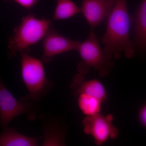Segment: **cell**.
<instances>
[{"label":"cell","mask_w":146,"mask_h":146,"mask_svg":"<svg viewBox=\"0 0 146 146\" xmlns=\"http://www.w3.org/2000/svg\"><path fill=\"white\" fill-rule=\"evenodd\" d=\"M107 18L106 31L101 39L105 53L111 59L119 58L122 52L127 58L133 57L135 44L129 39L130 20L127 0H117Z\"/></svg>","instance_id":"1"},{"label":"cell","mask_w":146,"mask_h":146,"mask_svg":"<svg viewBox=\"0 0 146 146\" xmlns=\"http://www.w3.org/2000/svg\"><path fill=\"white\" fill-rule=\"evenodd\" d=\"M52 26L50 20L36 18L34 14L23 17L21 24L14 29L13 35L9 38V57L16 56L18 52L28 53L29 47L44 39Z\"/></svg>","instance_id":"2"},{"label":"cell","mask_w":146,"mask_h":146,"mask_svg":"<svg viewBox=\"0 0 146 146\" xmlns=\"http://www.w3.org/2000/svg\"><path fill=\"white\" fill-rule=\"evenodd\" d=\"M21 75L28 94L22 97L21 101L38 102L44 96L50 88L45 69L41 60L22 53Z\"/></svg>","instance_id":"3"},{"label":"cell","mask_w":146,"mask_h":146,"mask_svg":"<svg viewBox=\"0 0 146 146\" xmlns=\"http://www.w3.org/2000/svg\"><path fill=\"white\" fill-rule=\"evenodd\" d=\"M94 31L91 30L87 39L79 45L77 50L82 60L77 69L80 73L84 74L89 72L90 68H94L98 72L100 77H104L111 72L114 63L101 48Z\"/></svg>","instance_id":"4"},{"label":"cell","mask_w":146,"mask_h":146,"mask_svg":"<svg viewBox=\"0 0 146 146\" xmlns=\"http://www.w3.org/2000/svg\"><path fill=\"white\" fill-rule=\"evenodd\" d=\"M38 108L30 101H20L7 89L1 80L0 83V123L3 130L17 116L25 114L29 120L36 119Z\"/></svg>","instance_id":"5"},{"label":"cell","mask_w":146,"mask_h":146,"mask_svg":"<svg viewBox=\"0 0 146 146\" xmlns=\"http://www.w3.org/2000/svg\"><path fill=\"white\" fill-rule=\"evenodd\" d=\"M112 115L105 116L100 113L86 116L82 121L84 131L94 137L97 145H102L108 138H115L119 135V130L112 124Z\"/></svg>","instance_id":"6"},{"label":"cell","mask_w":146,"mask_h":146,"mask_svg":"<svg viewBox=\"0 0 146 146\" xmlns=\"http://www.w3.org/2000/svg\"><path fill=\"white\" fill-rule=\"evenodd\" d=\"M80 43L62 36L52 26L44 38L42 60L45 63H48L57 55L77 50Z\"/></svg>","instance_id":"7"},{"label":"cell","mask_w":146,"mask_h":146,"mask_svg":"<svg viewBox=\"0 0 146 146\" xmlns=\"http://www.w3.org/2000/svg\"><path fill=\"white\" fill-rule=\"evenodd\" d=\"M117 0H82L80 11L91 30H94L108 18Z\"/></svg>","instance_id":"8"},{"label":"cell","mask_w":146,"mask_h":146,"mask_svg":"<svg viewBox=\"0 0 146 146\" xmlns=\"http://www.w3.org/2000/svg\"><path fill=\"white\" fill-rule=\"evenodd\" d=\"M70 88L75 96L84 93L96 97L102 102L107 97L104 86L99 80H86L84 74L80 73L74 76Z\"/></svg>","instance_id":"9"},{"label":"cell","mask_w":146,"mask_h":146,"mask_svg":"<svg viewBox=\"0 0 146 146\" xmlns=\"http://www.w3.org/2000/svg\"><path fill=\"white\" fill-rule=\"evenodd\" d=\"M135 41L141 50L146 52V0L138 7L134 20Z\"/></svg>","instance_id":"10"},{"label":"cell","mask_w":146,"mask_h":146,"mask_svg":"<svg viewBox=\"0 0 146 146\" xmlns=\"http://www.w3.org/2000/svg\"><path fill=\"white\" fill-rule=\"evenodd\" d=\"M38 139L18 133L11 128H7L0 135L1 146H36Z\"/></svg>","instance_id":"11"},{"label":"cell","mask_w":146,"mask_h":146,"mask_svg":"<svg viewBox=\"0 0 146 146\" xmlns=\"http://www.w3.org/2000/svg\"><path fill=\"white\" fill-rule=\"evenodd\" d=\"M56 5L52 20H65L81 12L80 9L72 0H55Z\"/></svg>","instance_id":"12"},{"label":"cell","mask_w":146,"mask_h":146,"mask_svg":"<svg viewBox=\"0 0 146 146\" xmlns=\"http://www.w3.org/2000/svg\"><path fill=\"white\" fill-rule=\"evenodd\" d=\"M78 104L82 112L86 116L99 113L102 102L96 97L82 93L78 95Z\"/></svg>","instance_id":"13"},{"label":"cell","mask_w":146,"mask_h":146,"mask_svg":"<svg viewBox=\"0 0 146 146\" xmlns=\"http://www.w3.org/2000/svg\"><path fill=\"white\" fill-rule=\"evenodd\" d=\"M9 0H4L5 2ZM24 8L31 9L39 2V0H13Z\"/></svg>","instance_id":"14"},{"label":"cell","mask_w":146,"mask_h":146,"mask_svg":"<svg viewBox=\"0 0 146 146\" xmlns=\"http://www.w3.org/2000/svg\"><path fill=\"white\" fill-rule=\"evenodd\" d=\"M141 118L142 122L146 126V106L144 107L141 111Z\"/></svg>","instance_id":"15"}]
</instances>
